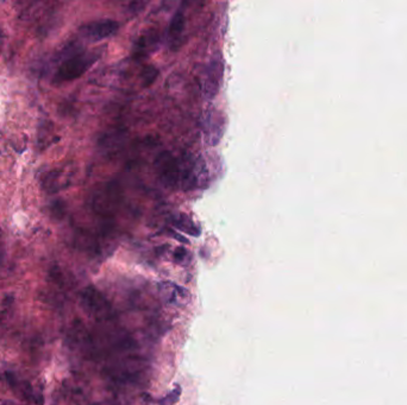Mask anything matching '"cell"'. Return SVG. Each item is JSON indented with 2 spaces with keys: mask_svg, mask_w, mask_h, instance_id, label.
Instances as JSON below:
<instances>
[{
  "mask_svg": "<svg viewBox=\"0 0 407 405\" xmlns=\"http://www.w3.org/2000/svg\"><path fill=\"white\" fill-rule=\"evenodd\" d=\"M96 59H98V55L94 52L75 50L74 52H70V55H67V57L61 62L60 67L55 73L54 81L62 83L79 78L88 70Z\"/></svg>",
  "mask_w": 407,
  "mask_h": 405,
  "instance_id": "cell-1",
  "label": "cell"
},
{
  "mask_svg": "<svg viewBox=\"0 0 407 405\" xmlns=\"http://www.w3.org/2000/svg\"><path fill=\"white\" fill-rule=\"evenodd\" d=\"M225 131V117L216 107H208L202 115V140L208 146L218 145Z\"/></svg>",
  "mask_w": 407,
  "mask_h": 405,
  "instance_id": "cell-2",
  "label": "cell"
},
{
  "mask_svg": "<svg viewBox=\"0 0 407 405\" xmlns=\"http://www.w3.org/2000/svg\"><path fill=\"white\" fill-rule=\"evenodd\" d=\"M224 76V61L220 54L212 56L210 59L202 80V95L205 99L212 100L216 98Z\"/></svg>",
  "mask_w": 407,
  "mask_h": 405,
  "instance_id": "cell-3",
  "label": "cell"
},
{
  "mask_svg": "<svg viewBox=\"0 0 407 405\" xmlns=\"http://www.w3.org/2000/svg\"><path fill=\"white\" fill-rule=\"evenodd\" d=\"M120 191L114 183L105 184L94 193L92 199V208L96 214L110 216L114 213L120 205Z\"/></svg>",
  "mask_w": 407,
  "mask_h": 405,
  "instance_id": "cell-4",
  "label": "cell"
},
{
  "mask_svg": "<svg viewBox=\"0 0 407 405\" xmlns=\"http://www.w3.org/2000/svg\"><path fill=\"white\" fill-rule=\"evenodd\" d=\"M82 303L86 310H88L90 315L96 316V319L111 320L114 318V313L111 304L94 288L90 287L84 291Z\"/></svg>",
  "mask_w": 407,
  "mask_h": 405,
  "instance_id": "cell-5",
  "label": "cell"
},
{
  "mask_svg": "<svg viewBox=\"0 0 407 405\" xmlns=\"http://www.w3.org/2000/svg\"><path fill=\"white\" fill-rule=\"evenodd\" d=\"M156 172L167 187L174 188L180 183V164L170 152L164 151L155 161Z\"/></svg>",
  "mask_w": 407,
  "mask_h": 405,
  "instance_id": "cell-6",
  "label": "cell"
},
{
  "mask_svg": "<svg viewBox=\"0 0 407 405\" xmlns=\"http://www.w3.org/2000/svg\"><path fill=\"white\" fill-rule=\"evenodd\" d=\"M120 29V24L114 19H100L90 21V23L84 25L80 31L84 38L90 42H99V40L110 38L114 34L117 33Z\"/></svg>",
  "mask_w": 407,
  "mask_h": 405,
  "instance_id": "cell-7",
  "label": "cell"
},
{
  "mask_svg": "<svg viewBox=\"0 0 407 405\" xmlns=\"http://www.w3.org/2000/svg\"><path fill=\"white\" fill-rule=\"evenodd\" d=\"M184 25H186V17H184L182 10L175 12L168 27V40L173 49L179 46L180 40L182 38Z\"/></svg>",
  "mask_w": 407,
  "mask_h": 405,
  "instance_id": "cell-8",
  "label": "cell"
},
{
  "mask_svg": "<svg viewBox=\"0 0 407 405\" xmlns=\"http://www.w3.org/2000/svg\"><path fill=\"white\" fill-rule=\"evenodd\" d=\"M67 175L60 170L50 171L46 175L43 180V188L46 193L52 194L58 191L62 188L67 187Z\"/></svg>",
  "mask_w": 407,
  "mask_h": 405,
  "instance_id": "cell-9",
  "label": "cell"
},
{
  "mask_svg": "<svg viewBox=\"0 0 407 405\" xmlns=\"http://www.w3.org/2000/svg\"><path fill=\"white\" fill-rule=\"evenodd\" d=\"M173 225L176 230L184 232V233L188 235H192V237H199L200 233H202L199 226L186 214H179L175 216L173 219Z\"/></svg>",
  "mask_w": 407,
  "mask_h": 405,
  "instance_id": "cell-10",
  "label": "cell"
},
{
  "mask_svg": "<svg viewBox=\"0 0 407 405\" xmlns=\"http://www.w3.org/2000/svg\"><path fill=\"white\" fill-rule=\"evenodd\" d=\"M174 260L176 264H180V265H187L190 262V251L184 247H178L176 250L174 251Z\"/></svg>",
  "mask_w": 407,
  "mask_h": 405,
  "instance_id": "cell-11",
  "label": "cell"
},
{
  "mask_svg": "<svg viewBox=\"0 0 407 405\" xmlns=\"http://www.w3.org/2000/svg\"><path fill=\"white\" fill-rule=\"evenodd\" d=\"M156 77H158V70H156L152 65H150V67L146 68L143 70L142 80H143L144 86H149V84H152L155 81Z\"/></svg>",
  "mask_w": 407,
  "mask_h": 405,
  "instance_id": "cell-12",
  "label": "cell"
},
{
  "mask_svg": "<svg viewBox=\"0 0 407 405\" xmlns=\"http://www.w3.org/2000/svg\"><path fill=\"white\" fill-rule=\"evenodd\" d=\"M180 394H181V389L179 388V386H176V388H175L174 390L170 392V394L166 396L164 400L160 402V404H161V405H173V404H175V402L179 400Z\"/></svg>",
  "mask_w": 407,
  "mask_h": 405,
  "instance_id": "cell-13",
  "label": "cell"
}]
</instances>
